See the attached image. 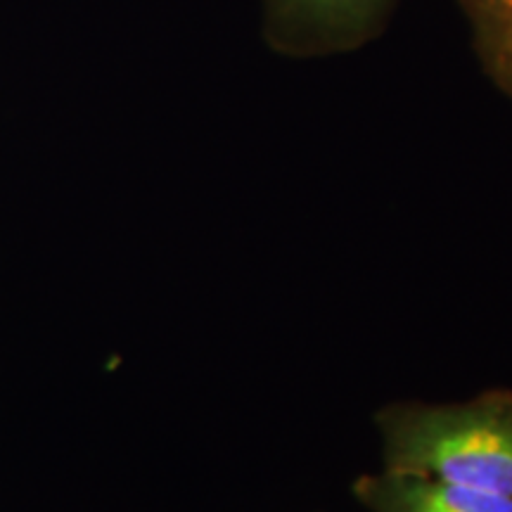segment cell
Instances as JSON below:
<instances>
[{
	"mask_svg": "<svg viewBox=\"0 0 512 512\" xmlns=\"http://www.w3.org/2000/svg\"><path fill=\"white\" fill-rule=\"evenodd\" d=\"M484 74L512 100V0H458Z\"/></svg>",
	"mask_w": 512,
	"mask_h": 512,
	"instance_id": "277c9868",
	"label": "cell"
},
{
	"mask_svg": "<svg viewBox=\"0 0 512 512\" xmlns=\"http://www.w3.org/2000/svg\"><path fill=\"white\" fill-rule=\"evenodd\" d=\"M384 470L512 496V389L467 401H394L375 413Z\"/></svg>",
	"mask_w": 512,
	"mask_h": 512,
	"instance_id": "6da1fadb",
	"label": "cell"
},
{
	"mask_svg": "<svg viewBox=\"0 0 512 512\" xmlns=\"http://www.w3.org/2000/svg\"><path fill=\"white\" fill-rule=\"evenodd\" d=\"M399 0H261V34L292 60L354 53L387 29Z\"/></svg>",
	"mask_w": 512,
	"mask_h": 512,
	"instance_id": "7a4b0ae2",
	"label": "cell"
},
{
	"mask_svg": "<svg viewBox=\"0 0 512 512\" xmlns=\"http://www.w3.org/2000/svg\"><path fill=\"white\" fill-rule=\"evenodd\" d=\"M351 494L368 512H512V496L384 467L358 475Z\"/></svg>",
	"mask_w": 512,
	"mask_h": 512,
	"instance_id": "3957f363",
	"label": "cell"
}]
</instances>
